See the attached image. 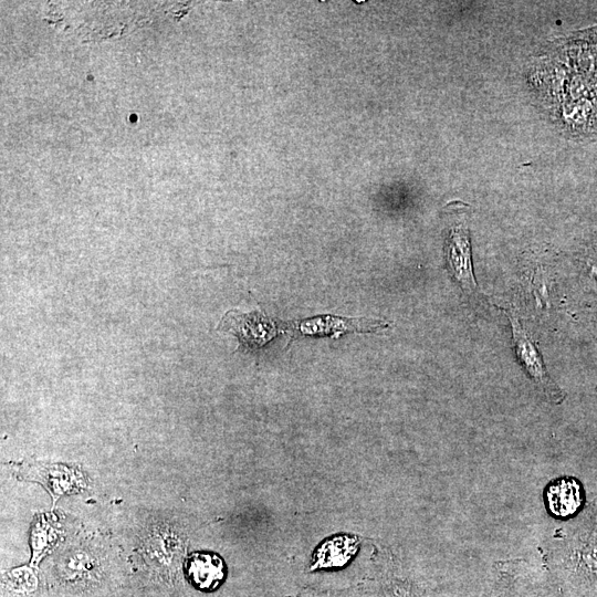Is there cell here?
<instances>
[{
  "mask_svg": "<svg viewBox=\"0 0 597 597\" xmlns=\"http://www.w3.org/2000/svg\"><path fill=\"white\" fill-rule=\"evenodd\" d=\"M146 552L161 568L174 567L175 555L180 551V537L174 528L163 524L153 526L145 540Z\"/></svg>",
  "mask_w": 597,
  "mask_h": 597,
  "instance_id": "obj_7",
  "label": "cell"
},
{
  "mask_svg": "<svg viewBox=\"0 0 597 597\" xmlns=\"http://www.w3.org/2000/svg\"><path fill=\"white\" fill-rule=\"evenodd\" d=\"M305 597H373V595L368 596V594L359 593L356 590H349V591H339V593H324V594H308Z\"/></svg>",
  "mask_w": 597,
  "mask_h": 597,
  "instance_id": "obj_12",
  "label": "cell"
},
{
  "mask_svg": "<svg viewBox=\"0 0 597 597\" xmlns=\"http://www.w3.org/2000/svg\"><path fill=\"white\" fill-rule=\"evenodd\" d=\"M504 313L511 323L514 349L521 366L549 401L562 402L564 392L551 379L534 341L517 317L507 311Z\"/></svg>",
  "mask_w": 597,
  "mask_h": 597,
  "instance_id": "obj_1",
  "label": "cell"
},
{
  "mask_svg": "<svg viewBox=\"0 0 597 597\" xmlns=\"http://www.w3.org/2000/svg\"><path fill=\"white\" fill-rule=\"evenodd\" d=\"M505 583L502 597H563L555 582L543 574L515 576Z\"/></svg>",
  "mask_w": 597,
  "mask_h": 597,
  "instance_id": "obj_8",
  "label": "cell"
},
{
  "mask_svg": "<svg viewBox=\"0 0 597 597\" xmlns=\"http://www.w3.org/2000/svg\"><path fill=\"white\" fill-rule=\"evenodd\" d=\"M219 329L235 335L245 348L259 349L287 328L286 324H277L264 314L232 310L224 314Z\"/></svg>",
  "mask_w": 597,
  "mask_h": 597,
  "instance_id": "obj_3",
  "label": "cell"
},
{
  "mask_svg": "<svg viewBox=\"0 0 597 597\" xmlns=\"http://www.w3.org/2000/svg\"><path fill=\"white\" fill-rule=\"evenodd\" d=\"M127 597H137V596H135V595H132V596H130V595H127ZM138 597H163V596H154V595L142 594V595H139ZM165 597H166V596H165Z\"/></svg>",
  "mask_w": 597,
  "mask_h": 597,
  "instance_id": "obj_14",
  "label": "cell"
},
{
  "mask_svg": "<svg viewBox=\"0 0 597 597\" xmlns=\"http://www.w3.org/2000/svg\"><path fill=\"white\" fill-rule=\"evenodd\" d=\"M10 597H18V596H10ZM27 597H54L49 590H46L43 586L41 588V591H38L31 596Z\"/></svg>",
  "mask_w": 597,
  "mask_h": 597,
  "instance_id": "obj_13",
  "label": "cell"
},
{
  "mask_svg": "<svg viewBox=\"0 0 597 597\" xmlns=\"http://www.w3.org/2000/svg\"><path fill=\"white\" fill-rule=\"evenodd\" d=\"M444 254L449 272L464 295L471 302L482 301L472 269L469 230L463 222H457L449 229Z\"/></svg>",
  "mask_w": 597,
  "mask_h": 597,
  "instance_id": "obj_2",
  "label": "cell"
},
{
  "mask_svg": "<svg viewBox=\"0 0 597 597\" xmlns=\"http://www.w3.org/2000/svg\"><path fill=\"white\" fill-rule=\"evenodd\" d=\"M185 573L190 585L196 589L213 591L224 579L226 568L219 555L197 552L186 561Z\"/></svg>",
  "mask_w": 597,
  "mask_h": 597,
  "instance_id": "obj_5",
  "label": "cell"
},
{
  "mask_svg": "<svg viewBox=\"0 0 597 597\" xmlns=\"http://www.w3.org/2000/svg\"><path fill=\"white\" fill-rule=\"evenodd\" d=\"M24 475L45 484L53 501L63 493L77 491L85 485L83 476L75 470L59 464L33 465L27 469Z\"/></svg>",
  "mask_w": 597,
  "mask_h": 597,
  "instance_id": "obj_6",
  "label": "cell"
},
{
  "mask_svg": "<svg viewBox=\"0 0 597 597\" xmlns=\"http://www.w3.org/2000/svg\"><path fill=\"white\" fill-rule=\"evenodd\" d=\"M2 583L11 596L27 597L38 593L40 580L32 567H19L8 572Z\"/></svg>",
  "mask_w": 597,
  "mask_h": 597,
  "instance_id": "obj_10",
  "label": "cell"
},
{
  "mask_svg": "<svg viewBox=\"0 0 597 597\" xmlns=\"http://www.w3.org/2000/svg\"><path fill=\"white\" fill-rule=\"evenodd\" d=\"M373 597H431V595L411 579L388 578L381 583Z\"/></svg>",
  "mask_w": 597,
  "mask_h": 597,
  "instance_id": "obj_11",
  "label": "cell"
},
{
  "mask_svg": "<svg viewBox=\"0 0 597 597\" xmlns=\"http://www.w3.org/2000/svg\"><path fill=\"white\" fill-rule=\"evenodd\" d=\"M287 326L295 335H325L337 338L345 332H371L384 328L387 324L369 318H346L334 315H321L290 323Z\"/></svg>",
  "mask_w": 597,
  "mask_h": 597,
  "instance_id": "obj_4",
  "label": "cell"
},
{
  "mask_svg": "<svg viewBox=\"0 0 597 597\" xmlns=\"http://www.w3.org/2000/svg\"><path fill=\"white\" fill-rule=\"evenodd\" d=\"M582 501V489L574 479H559L552 483L546 491L548 509L558 517L574 514Z\"/></svg>",
  "mask_w": 597,
  "mask_h": 597,
  "instance_id": "obj_9",
  "label": "cell"
}]
</instances>
